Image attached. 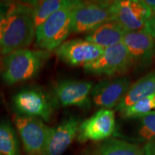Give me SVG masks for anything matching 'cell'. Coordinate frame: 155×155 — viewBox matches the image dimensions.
<instances>
[{
    "label": "cell",
    "mask_w": 155,
    "mask_h": 155,
    "mask_svg": "<svg viewBox=\"0 0 155 155\" xmlns=\"http://www.w3.org/2000/svg\"><path fill=\"white\" fill-rule=\"evenodd\" d=\"M0 153L2 155H20L15 131L5 122L0 123Z\"/></svg>",
    "instance_id": "d6986e66"
},
{
    "label": "cell",
    "mask_w": 155,
    "mask_h": 155,
    "mask_svg": "<svg viewBox=\"0 0 155 155\" xmlns=\"http://www.w3.org/2000/svg\"><path fill=\"white\" fill-rule=\"evenodd\" d=\"M79 121L75 117L65 119L52 128L43 155H62L78 135Z\"/></svg>",
    "instance_id": "5bb4252c"
},
{
    "label": "cell",
    "mask_w": 155,
    "mask_h": 155,
    "mask_svg": "<svg viewBox=\"0 0 155 155\" xmlns=\"http://www.w3.org/2000/svg\"><path fill=\"white\" fill-rule=\"evenodd\" d=\"M155 109V94L138 101L120 112L124 118H135Z\"/></svg>",
    "instance_id": "44dd1931"
},
{
    "label": "cell",
    "mask_w": 155,
    "mask_h": 155,
    "mask_svg": "<svg viewBox=\"0 0 155 155\" xmlns=\"http://www.w3.org/2000/svg\"><path fill=\"white\" fill-rule=\"evenodd\" d=\"M144 2L150 7L152 15L155 14V0H144Z\"/></svg>",
    "instance_id": "603a6c76"
},
{
    "label": "cell",
    "mask_w": 155,
    "mask_h": 155,
    "mask_svg": "<svg viewBox=\"0 0 155 155\" xmlns=\"http://www.w3.org/2000/svg\"><path fill=\"white\" fill-rule=\"evenodd\" d=\"M133 66L129 50L123 43L106 48L101 56L93 63L85 65L86 73L107 76L121 75Z\"/></svg>",
    "instance_id": "8992f818"
},
{
    "label": "cell",
    "mask_w": 155,
    "mask_h": 155,
    "mask_svg": "<svg viewBox=\"0 0 155 155\" xmlns=\"http://www.w3.org/2000/svg\"><path fill=\"white\" fill-rule=\"evenodd\" d=\"M144 155H146V154H144Z\"/></svg>",
    "instance_id": "83f0119b"
},
{
    "label": "cell",
    "mask_w": 155,
    "mask_h": 155,
    "mask_svg": "<svg viewBox=\"0 0 155 155\" xmlns=\"http://www.w3.org/2000/svg\"><path fill=\"white\" fill-rule=\"evenodd\" d=\"M131 85L130 78L126 76L100 81L93 88V102L101 109H111L116 107L125 96Z\"/></svg>",
    "instance_id": "7c38bea8"
},
{
    "label": "cell",
    "mask_w": 155,
    "mask_h": 155,
    "mask_svg": "<svg viewBox=\"0 0 155 155\" xmlns=\"http://www.w3.org/2000/svg\"><path fill=\"white\" fill-rule=\"evenodd\" d=\"M0 155H2V154H1V153H0Z\"/></svg>",
    "instance_id": "4316f807"
},
{
    "label": "cell",
    "mask_w": 155,
    "mask_h": 155,
    "mask_svg": "<svg viewBox=\"0 0 155 155\" xmlns=\"http://www.w3.org/2000/svg\"><path fill=\"white\" fill-rule=\"evenodd\" d=\"M123 43L129 50L133 65L144 68L150 65L155 55L154 39L144 26L136 30H127L124 35Z\"/></svg>",
    "instance_id": "9c48e42d"
},
{
    "label": "cell",
    "mask_w": 155,
    "mask_h": 155,
    "mask_svg": "<svg viewBox=\"0 0 155 155\" xmlns=\"http://www.w3.org/2000/svg\"><path fill=\"white\" fill-rule=\"evenodd\" d=\"M17 111L22 116H31L48 121L53 113L52 101L40 89L22 90L13 97Z\"/></svg>",
    "instance_id": "ba28073f"
},
{
    "label": "cell",
    "mask_w": 155,
    "mask_h": 155,
    "mask_svg": "<svg viewBox=\"0 0 155 155\" xmlns=\"http://www.w3.org/2000/svg\"><path fill=\"white\" fill-rule=\"evenodd\" d=\"M9 5H10V4L1 2H0V11H7L9 8Z\"/></svg>",
    "instance_id": "d4e9b609"
},
{
    "label": "cell",
    "mask_w": 155,
    "mask_h": 155,
    "mask_svg": "<svg viewBox=\"0 0 155 155\" xmlns=\"http://www.w3.org/2000/svg\"><path fill=\"white\" fill-rule=\"evenodd\" d=\"M126 31L117 21L111 20L87 33L85 40L105 49L121 43Z\"/></svg>",
    "instance_id": "9a60e30c"
},
{
    "label": "cell",
    "mask_w": 155,
    "mask_h": 155,
    "mask_svg": "<svg viewBox=\"0 0 155 155\" xmlns=\"http://www.w3.org/2000/svg\"><path fill=\"white\" fill-rule=\"evenodd\" d=\"M111 1L82 2L73 13L72 32L88 33L104 23L114 20Z\"/></svg>",
    "instance_id": "277c9868"
},
{
    "label": "cell",
    "mask_w": 155,
    "mask_h": 155,
    "mask_svg": "<svg viewBox=\"0 0 155 155\" xmlns=\"http://www.w3.org/2000/svg\"><path fill=\"white\" fill-rule=\"evenodd\" d=\"M50 52L42 50L22 49L6 56L2 73L8 85L30 80L38 74L50 58Z\"/></svg>",
    "instance_id": "7a4b0ae2"
},
{
    "label": "cell",
    "mask_w": 155,
    "mask_h": 155,
    "mask_svg": "<svg viewBox=\"0 0 155 155\" xmlns=\"http://www.w3.org/2000/svg\"><path fill=\"white\" fill-rule=\"evenodd\" d=\"M115 130V115L111 109H100L79 125L78 141H101L108 139Z\"/></svg>",
    "instance_id": "8fae6325"
},
{
    "label": "cell",
    "mask_w": 155,
    "mask_h": 155,
    "mask_svg": "<svg viewBox=\"0 0 155 155\" xmlns=\"http://www.w3.org/2000/svg\"><path fill=\"white\" fill-rule=\"evenodd\" d=\"M32 10L28 3L10 4L0 32V52L7 56L27 49L35 38Z\"/></svg>",
    "instance_id": "6da1fadb"
},
{
    "label": "cell",
    "mask_w": 155,
    "mask_h": 155,
    "mask_svg": "<svg viewBox=\"0 0 155 155\" xmlns=\"http://www.w3.org/2000/svg\"><path fill=\"white\" fill-rule=\"evenodd\" d=\"M140 121L138 138L141 141L155 143V111L135 117Z\"/></svg>",
    "instance_id": "ffe728a7"
},
{
    "label": "cell",
    "mask_w": 155,
    "mask_h": 155,
    "mask_svg": "<svg viewBox=\"0 0 155 155\" xmlns=\"http://www.w3.org/2000/svg\"><path fill=\"white\" fill-rule=\"evenodd\" d=\"M154 94H155V70L131 85L125 96L116 107L115 111L121 112L138 101Z\"/></svg>",
    "instance_id": "2e32d148"
},
{
    "label": "cell",
    "mask_w": 155,
    "mask_h": 155,
    "mask_svg": "<svg viewBox=\"0 0 155 155\" xmlns=\"http://www.w3.org/2000/svg\"><path fill=\"white\" fill-rule=\"evenodd\" d=\"M152 16H153V17H154V18H155V14H154V15H152Z\"/></svg>",
    "instance_id": "484cf974"
},
{
    "label": "cell",
    "mask_w": 155,
    "mask_h": 155,
    "mask_svg": "<svg viewBox=\"0 0 155 155\" xmlns=\"http://www.w3.org/2000/svg\"><path fill=\"white\" fill-rule=\"evenodd\" d=\"M94 86V83L91 81L65 80L56 86L55 95L64 107L74 106L88 109L91 107Z\"/></svg>",
    "instance_id": "4fadbf2b"
},
{
    "label": "cell",
    "mask_w": 155,
    "mask_h": 155,
    "mask_svg": "<svg viewBox=\"0 0 155 155\" xmlns=\"http://www.w3.org/2000/svg\"><path fill=\"white\" fill-rule=\"evenodd\" d=\"M7 11H0V32H1V29L3 25V23L5 22Z\"/></svg>",
    "instance_id": "cb8c5ba5"
},
{
    "label": "cell",
    "mask_w": 155,
    "mask_h": 155,
    "mask_svg": "<svg viewBox=\"0 0 155 155\" xmlns=\"http://www.w3.org/2000/svg\"><path fill=\"white\" fill-rule=\"evenodd\" d=\"M144 147L117 139H111L101 144L95 155H144Z\"/></svg>",
    "instance_id": "ac0fdd59"
},
{
    "label": "cell",
    "mask_w": 155,
    "mask_h": 155,
    "mask_svg": "<svg viewBox=\"0 0 155 155\" xmlns=\"http://www.w3.org/2000/svg\"><path fill=\"white\" fill-rule=\"evenodd\" d=\"M114 20L126 30H136L144 26L152 15V11L143 0L113 1Z\"/></svg>",
    "instance_id": "30bf717a"
},
{
    "label": "cell",
    "mask_w": 155,
    "mask_h": 155,
    "mask_svg": "<svg viewBox=\"0 0 155 155\" xmlns=\"http://www.w3.org/2000/svg\"><path fill=\"white\" fill-rule=\"evenodd\" d=\"M74 2L70 0H43L28 2L31 6L35 28L42 24L48 17L61 9Z\"/></svg>",
    "instance_id": "e0dca14e"
},
{
    "label": "cell",
    "mask_w": 155,
    "mask_h": 155,
    "mask_svg": "<svg viewBox=\"0 0 155 155\" xmlns=\"http://www.w3.org/2000/svg\"><path fill=\"white\" fill-rule=\"evenodd\" d=\"M79 2L59 9L36 28L35 46L38 49L51 52L65 42L72 32L73 10Z\"/></svg>",
    "instance_id": "3957f363"
},
{
    "label": "cell",
    "mask_w": 155,
    "mask_h": 155,
    "mask_svg": "<svg viewBox=\"0 0 155 155\" xmlns=\"http://www.w3.org/2000/svg\"><path fill=\"white\" fill-rule=\"evenodd\" d=\"M145 154L155 155V143H149L144 147Z\"/></svg>",
    "instance_id": "7402d4cb"
},
{
    "label": "cell",
    "mask_w": 155,
    "mask_h": 155,
    "mask_svg": "<svg viewBox=\"0 0 155 155\" xmlns=\"http://www.w3.org/2000/svg\"><path fill=\"white\" fill-rule=\"evenodd\" d=\"M104 48L85 39H73L63 42L55 49L58 58L71 66H83L98 59Z\"/></svg>",
    "instance_id": "52a82bcc"
},
{
    "label": "cell",
    "mask_w": 155,
    "mask_h": 155,
    "mask_svg": "<svg viewBox=\"0 0 155 155\" xmlns=\"http://www.w3.org/2000/svg\"><path fill=\"white\" fill-rule=\"evenodd\" d=\"M13 121L27 155H43L52 128L40 119L31 116L15 115Z\"/></svg>",
    "instance_id": "5b68a950"
}]
</instances>
